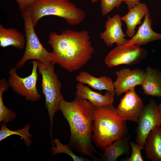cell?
I'll list each match as a JSON object with an SVG mask.
<instances>
[{"instance_id": "cell-1", "label": "cell", "mask_w": 161, "mask_h": 161, "mask_svg": "<svg viewBox=\"0 0 161 161\" xmlns=\"http://www.w3.org/2000/svg\"><path fill=\"white\" fill-rule=\"evenodd\" d=\"M94 106L86 99L76 95L72 102L62 100L59 110L69 126L70 138L68 145L71 148L83 156H89L93 161H100L94 154H102L97 151L92 143Z\"/></svg>"}, {"instance_id": "cell-2", "label": "cell", "mask_w": 161, "mask_h": 161, "mask_svg": "<svg viewBox=\"0 0 161 161\" xmlns=\"http://www.w3.org/2000/svg\"><path fill=\"white\" fill-rule=\"evenodd\" d=\"M48 43L56 64L72 72L80 69L92 58L94 52L88 32L71 29L60 34L51 32Z\"/></svg>"}, {"instance_id": "cell-3", "label": "cell", "mask_w": 161, "mask_h": 161, "mask_svg": "<svg viewBox=\"0 0 161 161\" xmlns=\"http://www.w3.org/2000/svg\"><path fill=\"white\" fill-rule=\"evenodd\" d=\"M92 118V141L96 147L104 150L127 134L126 121L120 117L113 105L94 106Z\"/></svg>"}, {"instance_id": "cell-4", "label": "cell", "mask_w": 161, "mask_h": 161, "mask_svg": "<svg viewBox=\"0 0 161 161\" xmlns=\"http://www.w3.org/2000/svg\"><path fill=\"white\" fill-rule=\"evenodd\" d=\"M34 26L44 16H54L64 18L71 26L82 22L86 14L70 0H36L28 7Z\"/></svg>"}, {"instance_id": "cell-5", "label": "cell", "mask_w": 161, "mask_h": 161, "mask_svg": "<svg viewBox=\"0 0 161 161\" xmlns=\"http://www.w3.org/2000/svg\"><path fill=\"white\" fill-rule=\"evenodd\" d=\"M37 61L38 72L42 76V91L45 97V106L49 117L50 132L52 138L53 117L59 110L61 101L64 99L61 92V84L55 72L56 63L54 61L47 63Z\"/></svg>"}, {"instance_id": "cell-6", "label": "cell", "mask_w": 161, "mask_h": 161, "mask_svg": "<svg viewBox=\"0 0 161 161\" xmlns=\"http://www.w3.org/2000/svg\"><path fill=\"white\" fill-rule=\"evenodd\" d=\"M21 11L24 21L26 47L24 55L16 64V67H23L26 62L30 60L45 63L54 61L51 52H49L43 46L35 32V27L32 21L28 7Z\"/></svg>"}, {"instance_id": "cell-7", "label": "cell", "mask_w": 161, "mask_h": 161, "mask_svg": "<svg viewBox=\"0 0 161 161\" xmlns=\"http://www.w3.org/2000/svg\"><path fill=\"white\" fill-rule=\"evenodd\" d=\"M32 64L31 74L25 78H21L17 75L16 67L11 68L9 72L8 82L16 93L24 97L27 100L33 102L39 100L41 95L36 86L38 78L37 61L33 60Z\"/></svg>"}, {"instance_id": "cell-8", "label": "cell", "mask_w": 161, "mask_h": 161, "mask_svg": "<svg viewBox=\"0 0 161 161\" xmlns=\"http://www.w3.org/2000/svg\"><path fill=\"white\" fill-rule=\"evenodd\" d=\"M147 54L145 49L126 43L117 46L110 51L106 56L104 62L109 67L121 64H135L143 60Z\"/></svg>"}, {"instance_id": "cell-9", "label": "cell", "mask_w": 161, "mask_h": 161, "mask_svg": "<svg viewBox=\"0 0 161 161\" xmlns=\"http://www.w3.org/2000/svg\"><path fill=\"white\" fill-rule=\"evenodd\" d=\"M137 123L136 143L144 146L146 138L150 131L156 126H161V115L153 100H151L144 106Z\"/></svg>"}, {"instance_id": "cell-10", "label": "cell", "mask_w": 161, "mask_h": 161, "mask_svg": "<svg viewBox=\"0 0 161 161\" xmlns=\"http://www.w3.org/2000/svg\"><path fill=\"white\" fill-rule=\"evenodd\" d=\"M144 107L142 99L133 88L126 92L116 110L123 120L137 123Z\"/></svg>"}, {"instance_id": "cell-11", "label": "cell", "mask_w": 161, "mask_h": 161, "mask_svg": "<svg viewBox=\"0 0 161 161\" xmlns=\"http://www.w3.org/2000/svg\"><path fill=\"white\" fill-rule=\"evenodd\" d=\"M117 75L114 82L115 95L120 96L138 85H142L145 77V71L140 68L131 69L122 68L115 72Z\"/></svg>"}, {"instance_id": "cell-12", "label": "cell", "mask_w": 161, "mask_h": 161, "mask_svg": "<svg viewBox=\"0 0 161 161\" xmlns=\"http://www.w3.org/2000/svg\"><path fill=\"white\" fill-rule=\"evenodd\" d=\"M121 17L118 14L112 17L108 16L105 22V30L100 33V38L103 40L108 47L115 43L117 46L126 44L128 40L125 37L122 29Z\"/></svg>"}, {"instance_id": "cell-13", "label": "cell", "mask_w": 161, "mask_h": 161, "mask_svg": "<svg viewBox=\"0 0 161 161\" xmlns=\"http://www.w3.org/2000/svg\"><path fill=\"white\" fill-rule=\"evenodd\" d=\"M152 21L148 10L136 33L126 43L140 47L151 41L161 40V34L154 32L151 28Z\"/></svg>"}, {"instance_id": "cell-14", "label": "cell", "mask_w": 161, "mask_h": 161, "mask_svg": "<svg viewBox=\"0 0 161 161\" xmlns=\"http://www.w3.org/2000/svg\"><path fill=\"white\" fill-rule=\"evenodd\" d=\"M78 82L85 84L99 90H106L114 96L115 95L114 82L112 78L106 76L97 78L86 71L80 72L75 78Z\"/></svg>"}, {"instance_id": "cell-15", "label": "cell", "mask_w": 161, "mask_h": 161, "mask_svg": "<svg viewBox=\"0 0 161 161\" xmlns=\"http://www.w3.org/2000/svg\"><path fill=\"white\" fill-rule=\"evenodd\" d=\"M75 95L86 99L95 106H103L113 105L114 97L110 93L106 91L104 95L94 92L86 86L78 82Z\"/></svg>"}, {"instance_id": "cell-16", "label": "cell", "mask_w": 161, "mask_h": 161, "mask_svg": "<svg viewBox=\"0 0 161 161\" xmlns=\"http://www.w3.org/2000/svg\"><path fill=\"white\" fill-rule=\"evenodd\" d=\"M129 10L126 15L121 17V20L126 25V35L131 38L135 34V27L142 24V19L148 10L146 4L141 2Z\"/></svg>"}, {"instance_id": "cell-17", "label": "cell", "mask_w": 161, "mask_h": 161, "mask_svg": "<svg viewBox=\"0 0 161 161\" xmlns=\"http://www.w3.org/2000/svg\"><path fill=\"white\" fill-rule=\"evenodd\" d=\"M147 158L152 161H161V128L157 126L151 130L144 143Z\"/></svg>"}, {"instance_id": "cell-18", "label": "cell", "mask_w": 161, "mask_h": 161, "mask_svg": "<svg viewBox=\"0 0 161 161\" xmlns=\"http://www.w3.org/2000/svg\"><path fill=\"white\" fill-rule=\"evenodd\" d=\"M130 138L131 136L127 134L107 146L102 154L100 161H115L123 154L129 155L130 153Z\"/></svg>"}, {"instance_id": "cell-19", "label": "cell", "mask_w": 161, "mask_h": 161, "mask_svg": "<svg viewBox=\"0 0 161 161\" xmlns=\"http://www.w3.org/2000/svg\"><path fill=\"white\" fill-rule=\"evenodd\" d=\"M145 77L141 86L147 95L161 97V72L157 69L148 66Z\"/></svg>"}, {"instance_id": "cell-20", "label": "cell", "mask_w": 161, "mask_h": 161, "mask_svg": "<svg viewBox=\"0 0 161 161\" xmlns=\"http://www.w3.org/2000/svg\"><path fill=\"white\" fill-rule=\"evenodd\" d=\"M26 43L24 36L16 29H6L0 24V46L5 48L12 46L19 49H23Z\"/></svg>"}, {"instance_id": "cell-21", "label": "cell", "mask_w": 161, "mask_h": 161, "mask_svg": "<svg viewBox=\"0 0 161 161\" xmlns=\"http://www.w3.org/2000/svg\"><path fill=\"white\" fill-rule=\"evenodd\" d=\"M30 126V124H27L21 129L12 131L7 128L5 123H2L0 130V141L10 135H17L22 138L24 140L25 144L29 148L32 143V140L30 138L32 137V136L29 132Z\"/></svg>"}, {"instance_id": "cell-22", "label": "cell", "mask_w": 161, "mask_h": 161, "mask_svg": "<svg viewBox=\"0 0 161 161\" xmlns=\"http://www.w3.org/2000/svg\"><path fill=\"white\" fill-rule=\"evenodd\" d=\"M9 86L6 79L1 78L0 80V122L4 123L10 122L16 117V114L8 109L4 104L2 97L3 93L7 90Z\"/></svg>"}, {"instance_id": "cell-23", "label": "cell", "mask_w": 161, "mask_h": 161, "mask_svg": "<svg viewBox=\"0 0 161 161\" xmlns=\"http://www.w3.org/2000/svg\"><path fill=\"white\" fill-rule=\"evenodd\" d=\"M52 154L56 155L64 153L72 157L74 161H89L87 158H84L82 156H79L75 154L68 145L62 144L58 139H54L52 141Z\"/></svg>"}, {"instance_id": "cell-24", "label": "cell", "mask_w": 161, "mask_h": 161, "mask_svg": "<svg viewBox=\"0 0 161 161\" xmlns=\"http://www.w3.org/2000/svg\"><path fill=\"white\" fill-rule=\"evenodd\" d=\"M131 147L132 149V152L131 156L121 160L122 161H143L142 157L141 150L145 148L144 146H142L134 142H130Z\"/></svg>"}, {"instance_id": "cell-25", "label": "cell", "mask_w": 161, "mask_h": 161, "mask_svg": "<svg viewBox=\"0 0 161 161\" xmlns=\"http://www.w3.org/2000/svg\"><path fill=\"white\" fill-rule=\"evenodd\" d=\"M125 0H100L102 14L105 16L111 12L114 8L119 7Z\"/></svg>"}, {"instance_id": "cell-26", "label": "cell", "mask_w": 161, "mask_h": 161, "mask_svg": "<svg viewBox=\"0 0 161 161\" xmlns=\"http://www.w3.org/2000/svg\"><path fill=\"white\" fill-rule=\"evenodd\" d=\"M18 5L19 8L21 10L29 7L33 2L36 0H14Z\"/></svg>"}, {"instance_id": "cell-27", "label": "cell", "mask_w": 161, "mask_h": 161, "mask_svg": "<svg viewBox=\"0 0 161 161\" xmlns=\"http://www.w3.org/2000/svg\"><path fill=\"white\" fill-rule=\"evenodd\" d=\"M140 0H125V3L127 5L129 10L139 4Z\"/></svg>"}, {"instance_id": "cell-28", "label": "cell", "mask_w": 161, "mask_h": 161, "mask_svg": "<svg viewBox=\"0 0 161 161\" xmlns=\"http://www.w3.org/2000/svg\"><path fill=\"white\" fill-rule=\"evenodd\" d=\"M160 113L161 115V103L158 106Z\"/></svg>"}, {"instance_id": "cell-29", "label": "cell", "mask_w": 161, "mask_h": 161, "mask_svg": "<svg viewBox=\"0 0 161 161\" xmlns=\"http://www.w3.org/2000/svg\"><path fill=\"white\" fill-rule=\"evenodd\" d=\"M99 0H91V2L92 3H95L98 1Z\"/></svg>"}]
</instances>
